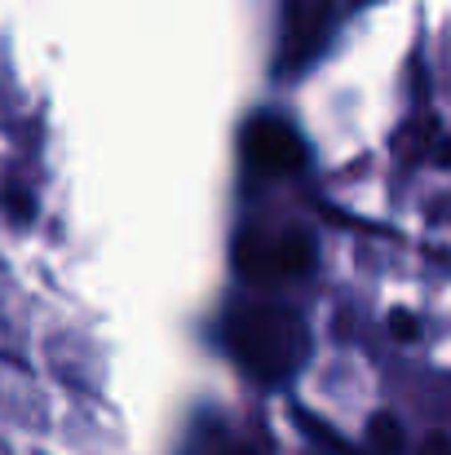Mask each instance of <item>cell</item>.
Returning <instances> with one entry per match:
<instances>
[{
	"mask_svg": "<svg viewBox=\"0 0 451 455\" xmlns=\"http://www.w3.org/2000/svg\"><path fill=\"white\" fill-rule=\"evenodd\" d=\"M332 9H336V0H284V36H279V58H275L279 76H297L323 49Z\"/></svg>",
	"mask_w": 451,
	"mask_h": 455,
	"instance_id": "cell-4",
	"label": "cell"
},
{
	"mask_svg": "<svg viewBox=\"0 0 451 455\" xmlns=\"http://www.w3.org/2000/svg\"><path fill=\"white\" fill-rule=\"evenodd\" d=\"M439 155H443V159H447V164H451V142H447V147H443V151H439Z\"/></svg>",
	"mask_w": 451,
	"mask_h": 455,
	"instance_id": "cell-9",
	"label": "cell"
},
{
	"mask_svg": "<svg viewBox=\"0 0 451 455\" xmlns=\"http://www.w3.org/2000/svg\"><path fill=\"white\" fill-rule=\"evenodd\" d=\"M421 455H451V438L430 434V438H425V447H421Z\"/></svg>",
	"mask_w": 451,
	"mask_h": 455,
	"instance_id": "cell-8",
	"label": "cell"
},
{
	"mask_svg": "<svg viewBox=\"0 0 451 455\" xmlns=\"http://www.w3.org/2000/svg\"><path fill=\"white\" fill-rule=\"evenodd\" d=\"M390 327H394V336H416V318H412V314H403V309L390 318Z\"/></svg>",
	"mask_w": 451,
	"mask_h": 455,
	"instance_id": "cell-7",
	"label": "cell"
},
{
	"mask_svg": "<svg viewBox=\"0 0 451 455\" xmlns=\"http://www.w3.org/2000/svg\"><path fill=\"white\" fill-rule=\"evenodd\" d=\"M367 438H372V447H376L381 455H399L403 451V429H399V420H394V416H372Z\"/></svg>",
	"mask_w": 451,
	"mask_h": 455,
	"instance_id": "cell-5",
	"label": "cell"
},
{
	"mask_svg": "<svg viewBox=\"0 0 451 455\" xmlns=\"http://www.w3.org/2000/svg\"><path fill=\"white\" fill-rule=\"evenodd\" d=\"M230 358L257 380V385H279L305 363V323L288 305L244 301L235 305L221 323Z\"/></svg>",
	"mask_w": 451,
	"mask_h": 455,
	"instance_id": "cell-1",
	"label": "cell"
},
{
	"mask_svg": "<svg viewBox=\"0 0 451 455\" xmlns=\"http://www.w3.org/2000/svg\"><path fill=\"white\" fill-rule=\"evenodd\" d=\"M208 455H266L262 447H253L248 438H226V443H217Z\"/></svg>",
	"mask_w": 451,
	"mask_h": 455,
	"instance_id": "cell-6",
	"label": "cell"
},
{
	"mask_svg": "<svg viewBox=\"0 0 451 455\" xmlns=\"http://www.w3.org/2000/svg\"><path fill=\"white\" fill-rule=\"evenodd\" d=\"M235 266H239V275L262 279V283L301 279L314 266V243L301 230L253 226V230H239V239H235Z\"/></svg>",
	"mask_w": 451,
	"mask_h": 455,
	"instance_id": "cell-2",
	"label": "cell"
},
{
	"mask_svg": "<svg viewBox=\"0 0 451 455\" xmlns=\"http://www.w3.org/2000/svg\"><path fill=\"white\" fill-rule=\"evenodd\" d=\"M239 151L248 159V168L262 172V177H284V172H297L301 164H305L301 133L284 116H253L244 124Z\"/></svg>",
	"mask_w": 451,
	"mask_h": 455,
	"instance_id": "cell-3",
	"label": "cell"
}]
</instances>
